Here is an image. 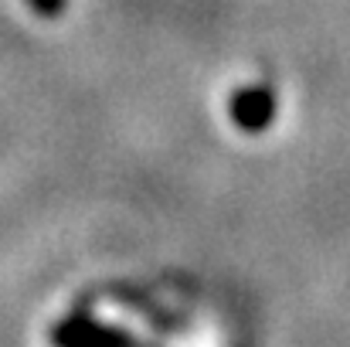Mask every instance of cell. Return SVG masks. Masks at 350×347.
<instances>
[{
  "label": "cell",
  "mask_w": 350,
  "mask_h": 347,
  "mask_svg": "<svg viewBox=\"0 0 350 347\" xmlns=\"http://www.w3.org/2000/svg\"><path fill=\"white\" fill-rule=\"evenodd\" d=\"M275 92L262 82L255 86H241L234 89V96L228 99V113H232V123L241 129V133H265L275 119Z\"/></svg>",
  "instance_id": "cell-2"
},
{
  "label": "cell",
  "mask_w": 350,
  "mask_h": 347,
  "mask_svg": "<svg viewBox=\"0 0 350 347\" xmlns=\"http://www.w3.org/2000/svg\"><path fill=\"white\" fill-rule=\"evenodd\" d=\"M27 3H31V10L38 17H62L68 0H27Z\"/></svg>",
  "instance_id": "cell-3"
},
{
  "label": "cell",
  "mask_w": 350,
  "mask_h": 347,
  "mask_svg": "<svg viewBox=\"0 0 350 347\" xmlns=\"http://www.w3.org/2000/svg\"><path fill=\"white\" fill-rule=\"evenodd\" d=\"M51 344L55 347H136V341L109 324H99L85 313H72L62 324L51 327Z\"/></svg>",
  "instance_id": "cell-1"
}]
</instances>
